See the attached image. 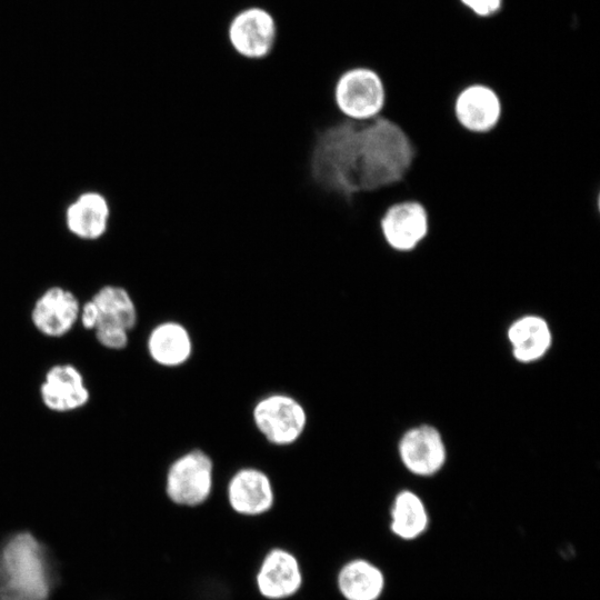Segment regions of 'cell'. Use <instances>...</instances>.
<instances>
[{
  "label": "cell",
  "mask_w": 600,
  "mask_h": 600,
  "mask_svg": "<svg viewBox=\"0 0 600 600\" xmlns=\"http://www.w3.org/2000/svg\"><path fill=\"white\" fill-rule=\"evenodd\" d=\"M80 307L77 296L69 289L49 287L34 301L31 321L41 334L60 338L78 322Z\"/></svg>",
  "instance_id": "8"
},
{
  "label": "cell",
  "mask_w": 600,
  "mask_h": 600,
  "mask_svg": "<svg viewBox=\"0 0 600 600\" xmlns=\"http://www.w3.org/2000/svg\"><path fill=\"white\" fill-rule=\"evenodd\" d=\"M501 110L498 94L481 83L463 88L453 104L458 123L468 132L478 134L487 133L497 126Z\"/></svg>",
  "instance_id": "12"
},
{
  "label": "cell",
  "mask_w": 600,
  "mask_h": 600,
  "mask_svg": "<svg viewBox=\"0 0 600 600\" xmlns=\"http://www.w3.org/2000/svg\"><path fill=\"white\" fill-rule=\"evenodd\" d=\"M380 230L392 250L412 251L428 232L427 211L421 203L412 200L393 203L382 214Z\"/></svg>",
  "instance_id": "7"
},
{
  "label": "cell",
  "mask_w": 600,
  "mask_h": 600,
  "mask_svg": "<svg viewBox=\"0 0 600 600\" xmlns=\"http://www.w3.org/2000/svg\"><path fill=\"white\" fill-rule=\"evenodd\" d=\"M413 157L408 136L382 114L367 121L341 117L317 131L309 174L321 190L350 198L400 183Z\"/></svg>",
  "instance_id": "1"
},
{
  "label": "cell",
  "mask_w": 600,
  "mask_h": 600,
  "mask_svg": "<svg viewBox=\"0 0 600 600\" xmlns=\"http://www.w3.org/2000/svg\"><path fill=\"white\" fill-rule=\"evenodd\" d=\"M99 312V324H111L130 332L138 321V310L131 293L121 286L106 284L90 298ZM97 326V327H98Z\"/></svg>",
  "instance_id": "18"
},
{
  "label": "cell",
  "mask_w": 600,
  "mask_h": 600,
  "mask_svg": "<svg viewBox=\"0 0 600 600\" xmlns=\"http://www.w3.org/2000/svg\"><path fill=\"white\" fill-rule=\"evenodd\" d=\"M57 584L49 549L32 533H14L0 547V600H48Z\"/></svg>",
  "instance_id": "2"
},
{
  "label": "cell",
  "mask_w": 600,
  "mask_h": 600,
  "mask_svg": "<svg viewBox=\"0 0 600 600\" xmlns=\"http://www.w3.org/2000/svg\"><path fill=\"white\" fill-rule=\"evenodd\" d=\"M302 574L297 558L287 550L272 549L257 573V587L267 599L281 600L301 587Z\"/></svg>",
  "instance_id": "14"
},
{
  "label": "cell",
  "mask_w": 600,
  "mask_h": 600,
  "mask_svg": "<svg viewBox=\"0 0 600 600\" xmlns=\"http://www.w3.org/2000/svg\"><path fill=\"white\" fill-rule=\"evenodd\" d=\"M332 94L339 113L353 121L376 118L386 101L382 79L368 67H352L341 72L334 82Z\"/></svg>",
  "instance_id": "3"
},
{
  "label": "cell",
  "mask_w": 600,
  "mask_h": 600,
  "mask_svg": "<svg viewBox=\"0 0 600 600\" xmlns=\"http://www.w3.org/2000/svg\"><path fill=\"white\" fill-rule=\"evenodd\" d=\"M111 207L96 190L79 193L64 209V224L70 234L82 241H97L108 231Z\"/></svg>",
  "instance_id": "10"
},
{
  "label": "cell",
  "mask_w": 600,
  "mask_h": 600,
  "mask_svg": "<svg viewBox=\"0 0 600 600\" xmlns=\"http://www.w3.org/2000/svg\"><path fill=\"white\" fill-rule=\"evenodd\" d=\"M252 419L263 438L277 447L297 442L308 422L304 407L284 393H271L261 398L253 407Z\"/></svg>",
  "instance_id": "4"
},
{
  "label": "cell",
  "mask_w": 600,
  "mask_h": 600,
  "mask_svg": "<svg viewBox=\"0 0 600 600\" xmlns=\"http://www.w3.org/2000/svg\"><path fill=\"white\" fill-rule=\"evenodd\" d=\"M42 403L54 412H70L84 407L90 392L80 370L70 363L48 369L40 384Z\"/></svg>",
  "instance_id": "9"
},
{
  "label": "cell",
  "mask_w": 600,
  "mask_h": 600,
  "mask_svg": "<svg viewBox=\"0 0 600 600\" xmlns=\"http://www.w3.org/2000/svg\"><path fill=\"white\" fill-rule=\"evenodd\" d=\"M404 467L417 476L438 472L446 461V447L440 432L428 424L408 430L399 442Z\"/></svg>",
  "instance_id": "11"
},
{
  "label": "cell",
  "mask_w": 600,
  "mask_h": 600,
  "mask_svg": "<svg viewBox=\"0 0 600 600\" xmlns=\"http://www.w3.org/2000/svg\"><path fill=\"white\" fill-rule=\"evenodd\" d=\"M213 486V463L202 450H190L178 457L166 476V492L180 506L194 507L203 503Z\"/></svg>",
  "instance_id": "5"
},
{
  "label": "cell",
  "mask_w": 600,
  "mask_h": 600,
  "mask_svg": "<svg viewBox=\"0 0 600 600\" xmlns=\"http://www.w3.org/2000/svg\"><path fill=\"white\" fill-rule=\"evenodd\" d=\"M93 331L98 342L110 350L124 349L129 342V331L120 327L99 324Z\"/></svg>",
  "instance_id": "20"
},
{
  "label": "cell",
  "mask_w": 600,
  "mask_h": 600,
  "mask_svg": "<svg viewBox=\"0 0 600 600\" xmlns=\"http://www.w3.org/2000/svg\"><path fill=\"white\" fill-rule=\"evenodd\" d=\"M150 358L159 366L176 368L184 364L192 354L193 342L188 329L177 321L157 324L147 339Z\"/></svg>",
  "instance_id": "15"
},
{
  "label": "cell",
  "mask_w": 600,
  "mask_h": 600,
  "mask_svg": "<svg viewBox=\"0 0 600 600\" xmlns=\"http://www.w3.org/2000/svg\"><path fill=\"white\" fill-rule=\"evenodd\" d=\"M468 8L479 16H490L496 13L502 0H461Z\"/></svg>",
  "instance_id": "22"
},
{
  "label": "cell",
  "mask_w": 600,
  "mask_h": 600,
  "mask_svg": "<svg viewBox=\"0 0 600 600\" xmlns=\"http://www.w3.org/2000/svg\"><path fill=\"white\" fill-rule=\"evenodd\" d=\"M78 321L83 328L94 330L99 323V312L91 299L81 304Z\"/></svg>",
  "instance_id": "21"
},
{
  "label": "cell",
  "mask_w": 600,
  "mask_h": 600,
  "mask_svg": "<svg viewBox=\"0 0 600 600\" xmlns=\"http://www.w3.org/2000/svg\"><path fill=\"white\" fill-rule=\"evenodd\" d=\"M228 42L231 51L241 59L260 61L268 58L277 43L272 14L260 7L241 10L229 23Z\"/></svg>",
  "instance_id": "6"
},
{
  "label": "cell",
  "mask_w": 600,
  "mask_h": 600,
  "mask_svg": "<svg viewBox=\"0 0 600 600\" xmlns=\"http://www.w3.org/2000/svg\"><path fill=\"white\" fill-rule=\"evenodd\" d=\"M428 527V514L422 500L412 491L399 492L391 509V531L399 538L412 540Z\"/></svg>",
  "instance_id": "19"
},
{
  "label": "cell",
  "mask_w": 600,
  "mask_h": 600,
  "mask_svg": "<svg viewBox=\"0 0 600 600\" xmlns=\"http://www.w3.org/2000/svg\"><path fill=\"white\" fill-rule=\"evenodd\" d=\"M338 588L347 600H377L384 588V578L374 564L356 559L341 568Z\"/></svg>",
  "instance_id": "17"
},
{
  "label": "cell",
  "mask_w": 600,
  "mask_h": 600,
  "mask_svg": "<svg viewBox=\"0 0 600 600\" xmlns=\"http://www.w3.org/2000/svg\"><path fill=\"white\" fill-rule=\"evenodd\" d=\"M228 501L237 513L259 516L271 509L274 492L269 476L257 468L239 469L229 480Z\"/></svg>",
  "instance_id": "13"
},
{
  "label": "cell",
  "mask_w": 600,
  "mask_h": 600,
  "mask_svg": "<svg viewBox=\"0 0 600 600\" xmlns=\"http://www.w3.org/2000/svg\"><path fill=\"white\" fill-rule=\"evenodd\" d=\"M513 357L520 362L541 359L551 346L548 322L536 314H527L516 320L508 330Z\"/></svg>",
  "instance_id": "16"
}]
</instances>
